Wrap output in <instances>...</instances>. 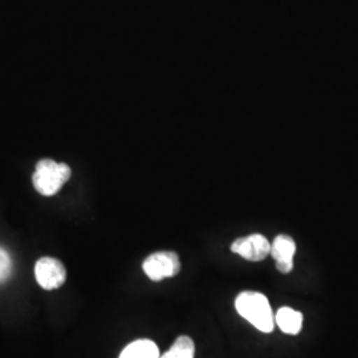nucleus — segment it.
I'll list each match as a JSON object with an SVG mask.
<instances>
[{
	"label": "nucleus",
	"mask_w": 358,
	"mask_h": 358,
	"mask_svg": "<svg viewBox=\"0 0 358 358\" xmlns=\"http://www.w3.org/2000/svg\"><path fill=\"white\" fill-rule=\"evenodd\" d=\"M236 312L262 333L273 332L275 313L266 294L255 291H244L235 299Z\"/></svg>",
	"instance_id": "obj_1"
},
{
	"label": "nucleus",
	"mask_w": 358,
	"mask_h": 358,
	"mask_svg": "<svg viewBox=\"0 0 358 358\" xmlns=\"http://www.w3.org/2000/svg\"><path fill=\"white\" fill-rule=\"evenodd\" d=\"M71 167L66 164H59L53 159H41L36 165L32 182L36 192L44 196H52L60 192L65 182L71 178Z\"/></svg>",
	"instance_id": "obj_2"
},
{
	"label": "nucleus",
	"mask_w": 358,
	"mask_h": 358,
	"mask_svg": "<svg viewBox=\"0 0 358 358\" xmlns=\"http://www.w3.org/2000/svg\"><path fill=\"white\" fill-rule=\"evenodd\" d=\"M143 272L153 282L177 276L180 271L179 256L173 251H159L148 256L142 264Z\"/></svg>",
	"instance_id": "obj_3"
},
{
	"label": "nucleus",
	"mask_w": 358,
	"mask_h": 358,
	"mask_svg": "<svg viewBox=\"0 0 358 358\" xmlns=\"http://www.w3.org/2000/svg\"><path fill=\"white\" fill-rule=\"evenodd\" d=\"M35 278L43 289L60 288L66 279L64 264L55 257H41L35 266Z\"/></svg>",
	"instance_id": "obj_4"
},
{
	"label": "nucleus",
	"mask_w": 358,
	"mask_h": 358,
	"mask_svg": "<svg viewBox=\"0 0 358 358\" xmlns=\"http://www.w3.org/2000/svg\"><path fill=\"white\" fill-rule=\"evenodd\" d=\"M231 251L248 262H262L271 254V243L262 234H252L236 239L231 244Z\"/></svg>",
	"instance_id": "obj_5"
},
{
	"label": "nucleus",
	"mask_w": 358,
	"mask_h": 358,
	"mask_svg": "<svg viewBox=\"0 0 358 358\" xmlns=\"http://www.w3.org/2000/svg\"><path fill=\"white\" fill-rule=\"evenodd\" d=\"M296 254V243L288 235H279L271 244V254L275 260L276 268L284 275L291 273L294 269V257Z\"/></svg>",
	"instance_id": "obj_6"
},
{
	"label": "nucleus",
	"mask_w": 358,
	"mask_h": 358,
	"mask_svg": "<svg viewBox=\"0 0 358 358\" xmlns=\"http://www.w3.org/2000/svg\"><path fill=\"white\" fill-rule=\"evenodd\" d=\"M303 313L294 308L282 307L275 313V322L285 334L296 336L303 329Z\"/></svg>",
	"instance_id": "obj_7"
},
{
	"label": "nucleus",
	"mask_w": 358,
	"mask_h": 358,
	"mask_svg": "<svg viewBox=\"0 0 358 358\" xmlns=\"http://www.w3.org/2000/svg\"><path fill=\"white\" fill-rule=\"evenodd\" d=\"M159 349L157 344L148 340L141 338L137 341H133L131 344L125 346V349L121 352L118 358H159Z\"/></svg>",
	"instance_id": "obj_8"
},
{
	"label": "nucleus",
	"mask_w": 358,
	"mask_h": 358,
	"mask_svg": "<svg viewBox=\"0 0 358 358\" xmlns=\"http://www.w3.org/2000/svg\"><path fill=\"white\" fill-rule=\"evenodd\" d=\"M195 344L189 336H179L176 343L159 358H194Z\"/></svg>",
	"instance_id": "obj_9"
},
{
	"label": "nucleus",
	"mask_w": 358,
	"mask_h": 358,
	"mask_svg": "<svg viewBox=\"0 0 358 358\" xmlns=\"http://www.w3.org/2000/svg\"><path fill=\"white\" fill-rule=\"evenodd\" d=\"M13 272V259L7 250L0 247V284L7 282Z\"/></svg>",
	"instance_id": "obj_10"
}]
</instances>
